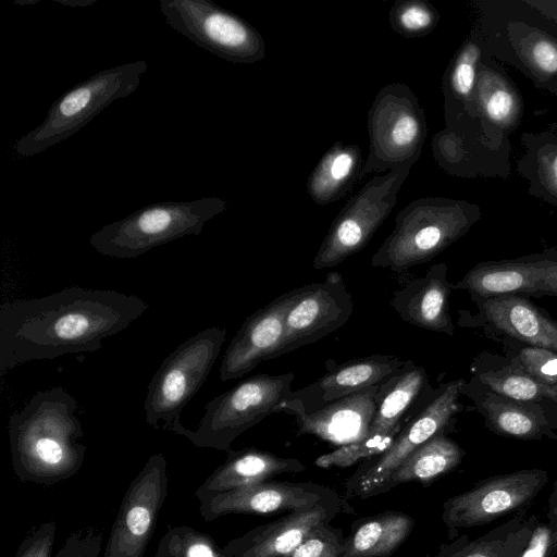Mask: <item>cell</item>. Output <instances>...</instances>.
Returning <instances> with one entry per match:
<instances>
[{"instance_id": "obj_1", "label": "cell", "mask_w": 557, "mask_h": 557, "mask_svg": "<svg viewBox=\"0 0 557 557\" xmlns=\"http://www.w3.org/2000/svg\"><path fill=\"white\" fill-rule=\"evenodd\" d=\"M136 295L111 289L66 287L40 298L4 301L0 307V376L38 360L102 348L148 311Z\"/></svg>"}, {"instance_id": "obj_2", "label": "cell", "mask_w": 557, "mask_h": 557, "mask_svg": "<svg viewBox=\"0 0 557 557\" xmlns=\"http://www.w3.org/2000/svg\"><path fill=\"white\" fill-rule=\"evenodd\" d=\"M78 404L63 387L38 391L9 418V442L15 475L23 482L51 485L74 476L87 446L76 416Z\"/></svg>"}, {"instance_id": "obj_3", "label": "cell", "mask_w": 557, "mask_h": 557, "mask_svg": "<svg viewBox=\"0 0 557 557\" xmlns=\"http://www.w3.org/2000/svg\"><path fill=\"white\" fill-rule=\"evenodd\" d=\"M484 55L507 63L557 96V24L527 0H476Z\"/></svg>"}, {"instance_id": "obj_4", "label": "cell", "mask_w": 557, "mask_h": 557, "mask_svg": "<svg viewBox=\"0 0 557 557\" xmlns=\"http://www.w3.org/2000/svg\"><path fill=\"white\" fill-rule=\"evenodd\" d=\"M479 205L443 197L421 198L399 211L393 232L371 265L400 273L425 263L465 236L481 220Z\"/></svg>"}, {"instance_id": "obj_5", "label": "cell", "mask_w": 557, "mask_h": 557, "mask_svg": "<svg viewBox=\"0 0 557 557\" xmlns=\"http://www.w3.org/2000/svg\"><path fill=\"white\" fill-rule=\"evenodd\" d=\"M226 207V201L218 197L153 203L103 225L88 242L102 256L136 258L174 239L199 235L205 224Z\"/></svg>"}, {"instance_id": "obj_6", "label": "cell", "mask_w": 557, "mask_h": 557, "mask_svg": "<svg viewBox=\"0 0 557 557\" xmlns=\"http://www.w3.org/2000/svg\"><path fill=\"white\" fill-rule=\"evenodd\" d=\"M147 70L145 60L127 62L75 85L52 103L38 126L15 141L14 152L30 158L67 139L113 101L131 96Z\"/></svg>"}, {"instance_id": "obj_7", "label": "cell", "mask_w": 557, "mask_h": 557, "mask_svg": "<svg viewBox=\"0 0 557 557\" xmlns=\"http://www.w3.org/2000/svg\"><path fill=\"white\" fill-rule=\"evenodd\" d=\"M294 377L292 372L250 376L208 401L196 430L187 429L180 419L169 431L197 447L227 451L237 436L276 413L277 406L293 392Z\"/></svg>"}, {"instance_id": "obj_8", "label": "cell", "mask_w": 557, "mask_h": 557, "mask_svg": "<svg viewBox=\"0 0 557 557\" xmlns=\"http://www.w3.org/2000/svg\"><path fill=\"white\" fill-rule=\"evenodd\" d=\"M466 379H456L431 387L413 405L400 432L382 454L369 458L346 483V498H368L417 448L436 435L456 430L457 414L462 410Z\"/></svg>"}, {"instance_id": "obj_9", "label": "cell", "mask_w": 557, "mask_h": 557, "mask_svg": "<svg viewBox=\"0 0 557 557\" xmlns=\"http://www.w3.org/2000/svg\"><path fill=\"white\" fill-rule=\"evenodd\" d=\"M226 339V329L207 327L181 343L160 364L148 384L146 423L169 430L206 382Z\"/></svg>"}, {"instance_id": "obj_10", "label": "cell", "mask_w": 557, "mask_h": 557, "mask_svg": "<svg viewBox=\"0 0 557 557\" xmlns=\"http://www.w3.org/2000/svg\"><path fill=\"white\" fill-rule=\"evenodd\" d=\"M370 153L360 178L392 171L421 154L426 122L414 94L405 85L385 86L369 111Z\"/></svg>"}, {"instance_id": "obj_11", "label": "cell", "mask_w": 557, "mask_h": 557, "mask_svg": "<svg viewBox=\"0 0 557 557\" xmlns=\"http://www.w3.org/2000/svg\"><path fill=\"white\" fill-rule=\"evenodd\" d=\"M165 23L198 47L233 63H253L265 53L259 33L209 0H159Z\"/></svg>"}, {"instance_id": "obj_12", "label": "cell", "mask_w": 557, "mask_h": 557, "mask_svg": "<svg viewBox=\"0 0 557 557\" xmlns=\"http://www.w3.org/2000/svg\"><path fill=\"white\" fill-rule=\"evenodd\" d=\"M414 162L376 174L334 219L313 260L317 270L339 264L360 251L385 221Z\"/></svg>"}, {"instance_id": "obj_13", "label": "cell", "mask_w": 557, "mask_h": 557, "mask_svg": "<svg viewBox=\"0 0 557 557\" xmlns=\"http://www.w3.org/2000/svg\"><path fill=\"white\" fill-rule=\"evenodd\" d=\"M544 469H520L484 479L443 504L442 520L451 540L459 529L481 527L525 512L548 482Z\"/></svg>"}, {"instance_id": "obj_14", "label": "cell", "mask_w": 557, "mask_h": 557, "mask_svg": "<svg viewBox=\"0 0 557 557\" xmlns=\"http://www.w3.org/2000/svg\"><path fill=\"white\" fill-rule=\"evenodd\" d=\"M168 462L153 454L128 485L113 521L102 557H144L168 496Z\"/></svg>"}, {"instance_id": "obj_15", "label": "cell", "mask_w": 557, "mask_h": 557, "mask_svg": "<svg viewBox=\"0 0 557 557\" xmlns=\"http://www.w3.org/2000/svg\"><path fill=\"white\" fill-rule=\"evenodd\" d=\"M476 311L459 310L458 325L502 338L557 351V320L529 297L504 294L471 299Z\"/></svg>"}, {"instance_id": "obj_16", "label": "cell", "mask_w": 557, "mask_h": 557, "mask_svg": "<svg viewBox=\"0 0 557 557\" xmlns=\"http://www.w3.org/2000/svg\"><path fill=\"white\" fill-rule=\"evenodd\" d=\"M453 289L467 290L471 299L504 294L557 297V248L479 262L460 281L453 283Z\"/></svg>"}, {"instance_id": "obj_17", "label": "cell", "mask_w": 557, "mask_h": 557, "mask_svg": "<svg viewBox=\"0 0 557 557\" xmlns=\"http://www.w3.org/2000/svg\"><path fill=\"white\" fill-rule=\"evenodd\" d=\"M337 498L332 487L312 482L267 481L207 497L199 502V513L206 522L231 513L286 515Z\"/></svg>"}, {"instance_id": "obj_18", "label": "cell", "mask_w": 557, "mask_h": 557, "mask_svg": "<svg viewBox=\"0 0 557 557\" xmlns=\"http://www.w3.org/2000/svg\"><path fill=\"white\" fill-rule=\"evenodd\" d=\"M352 311V296L337 272H330L323 282L305 285L286 315L284 338L276 357L327 336L342 327Z\"/></svg>"}, {"instance_id": "obj_19", "label": "cell", "mask_w": 557, "mask_h": 557, "mask_svg": "<svg viewBox=\"0 0 557 557\" xmlns=\"http://www.w3.org/2000/svg\"><path fill=\"white\" fill-rule=\"evenodd\" d=\"M305 286L288 290L247 317L221 360L222 382L240 379L260 362L276 358L282 346L286 315Z\"/></svg>"}, {"instance_id": "obj_20", "label": "cell", "mask_w": 557, "mask_h": 557, "mask_svg": "<svg viewBox=\"0 0 557 557\" xmlns=\"http://www.w3.org/2000/svg\"><path fill=\"white\" fill-rule=\"evenodd\" d=\"M524 112L523 97L500 62L483 55L474 95L473 119L485 144L511 156L510 135Z\"/></svg>"}, {"instance_id": "obj_21", "label": "cell", "mask_w": 557, "mask_h": 557, "mask_svg": "<svg viewBox=\"0 0 557 557\" xmlns=\"http://www.w3.org/2000/svg\"><path fill=\"white\" fill-rule=\"evenodd\" d=\"M405 362L396 356L380 354L348 360L330 369L309 385L293 391L288 399L277 406L276 413L310 414L331 403L380 384Z\"/></svg>"}, {"instance_id": "obj_22", "label": "cell", "mask_w": 557, "mask_h": 557, "mask_svg": "<svg viewBox=\"0 0 557 557\" xmlns=\"http://www.w3.org/2000/svg\"><path fill=\"white\" fill-rule=\"evenodd\" d=\"M344 507L345 503L341 497L286 513L277 520L257 525L231 540L223 547V556L285 557L313 531L331 523Z\"/></svg>"}, {"instance_id": "obj_23", "label": "cell", "mask_w": 557, "mask_h": 557, "mask_svg": "<svg viewBox=\"0 0 557 557\" xmlns=\"http://www.w3.org/2000/svg\"><path fill=\"white\" fill-rule=\"evenodd\" d=\"M463 395L471 399L492 433L520 441L557 440V409L510 399L482 386L473 376Z\"/></svg>"}, {"instance_id": "obj_24", "label": "cell", "mask_w": 557, "mask_h": 557, "mask_svg": "<svg viewBox=\"0 0 557 557\" xmlns=\"http://www.w3.org/2000/svg\"><path fill=\"white\" fill-rule=\"evenodd\" d=\"M377 386L361 389L310 414L292 413L297 434L315 435L339 446L366 438L375 413Z\"/></svg>"}, {"instance_id": "obj_25", "label": "cell", "mask_w": 557, "mask_h": 557, "mask_svg": "<svg viewBox=\"0 0 557 557\" xmlns=\"http://www.w3.org/2000/svg\"><path fill=\"white\" fill-rule=\"evenodd\" d=\"M446 263H435L426 273L394 293L391 306L399 318L418 327L454 335L449 314L453 283L447 280Z\"/></svg>"}, {"instance_id": "obj_26", "label": "cell", "mask_w": 557, "mask_h": 557, "mask_svg": "<svg viewBox=\"0 0 557 557\" xmlns=\"http://www.w3.org/2000/svg\"><path fill=\"white\" fill-rule=\"evenodd\" d=\"M220 465L195 492L200 502L207 497L270 481L283 473H299L306 466L296 458H286L255 447L226 451Z\"/></svg>"}, {"instance_id": "obj_27", "label": "cell", "mask_w": 557, "mask_h": 557, "mask_svg": "<svg viewBox=\"0 0 557 557\" xmlns=\"http://www.w3.org/2000/svg\"><path fill=\"white\" fill-rule=\"evenodd\" d=\"M433 151L440 166L455 176L508 178L511 173L510 156L492 150L473 133L445 127L433 137Z\"/></svg>"}, {"instance_id": "obj_28", "label": "cell", "mask_w": 557, "mask_h": 557, "mask_svg": "<svg viewBox=\"0 0 557 557\" xmlns=\"http://www.w3.org/2000/svg\"><path fill=\"white\" fill-rule=\"evenodd\" d=\"M471 372V376L495 394L557 409V387L534 380L513 358L483 351L474 358Z\"/></svg>"}, {"instance_id": "obj_29", "label": "cell", "mask_w": 557, "mask_h": 557, "mask_svg": "<svg viewBox=\"0 0 557 557\" xmlns=\"http://www.w3.org/2000/svg\"><path fill=\"white\" fill-rule=\"evenodd\" d=\"M432 386L423 367L412 360L382 381L375 394V413L368 435L386 434L403 428L405 417Z\"/></svg>"}, {"instance_id": "obj_30", "label": "cell", "mask_w": 557, "mask_h": 557, "mask_svg": "<svg viewBox=\"0 0 557 557\" xmlns=\"http://www.w3.org/2000/svg\"><path fill=\"white\" fill-rule=\"evenodd\" d=\"M483 55V36L474 23L443 78L446 127L455 125L462 117L472 116L479 64Z\"/></svg>"}, {"instance_id": "obj_31", "label": "cell", "mask_w": 557, "mask_h": 557, "mask_svg": "<svg viewBox=\"0 0 557 557\" xmlns=\"http://www.w3.org/2000/svg\"><path fill=\"white\" fill-rule=\"evenodd\" d=\"M524 152L517 171L528 182L532 197L557 207V123L537 133L523 132Z\"/></svg>"}, {"instance_id": "obj_32", "label": "cell", "mask_w": 557, "mask_h": 557, "mask_svg": "<svg viewBox=\"0 0 557 557\" xmlns=\"http://www.w3.org/2000/svg\"><path fill=\"white\" fill-rule=\"evenodd\" d=\"M413 519L400 511H384L351 523L345 557H389L408 539Z\"/></svg>"}, {"instance_id": "obj_33", "label": "cell", "mask_w": 557, "mask_h": 557, "mask_svg": "<svg viewBox=\"0 0 557 557\" xmlns=\"http://www.w3.org/2000/svg\"><path fill=\"white\" fill-rule=\"evenodd\" d=\"M463 456L458 443L447 435H436L411 453L370 497L408 482L430 483L457 468Z\"/></svg>"}, {"instance_id": "obj_34", "label": "cell", "mask_w": 557, "mask_h": 557, "mask_svg": "<svg viewBox=\"0 0 557 557\" xmlns=\"http://www.w3.org/2000/svg\"><path fill=\"white\" fill-rule=\"evenodd\" d=\"M530 525V516L519 512L474 540L468 534L451 540L441 546L435 557H519Z\"/></svg>"}, {"instance_id": "obj_35", "label": "cell", "mask_w": 557, "mask_h": 557, "mask_svg": "<svg viewBox=\"0 0 557 557\" xmlns=\"http://www.w3.org/2000/svg\"><path fill=\"white\" fill-rule=\"evenodd\" d=\"M362 156L357 146L336 144L308 178V193L319 205L343 197L360 180Z\"/></svg>"}, {"instance_id": "obj_36", "label": "cell", "mask_w": 557, "mask_h": 557, "mask_svg": "<svg viewBox=\"0 0 557 557\" xmlns=\"http://www.w3.org/2000/svg\"><path fill=\"white\" fill-rule=\"evenodd\" d=\"M153 557H224L214 539L188 525L169 529Z\"/></svg>"}, {"instance_id": "obj_37", "label": "cell", "mask_w": 557, "mask_h": 557, "mask_svg": "<svg viewBox=\"0 0 557 557\" xmlns=\"http://www.w3.org/2000/svg\"><path fill=\"white\" fill-rule=\"evenodd\" d=\"M497 342L504 347L505 356L516 359L534 380L557 387V351L508 338Z\"/></svg>"}, {"instance_id": "obj_38", "label": "cell", "mask_w": 557, "mask_h": 557, "mask_svg": "<svg viewBox=\"0 0 557 557\" xmlns=\"http://www.w3.org/2000/svg\"><path fill=\"white\" fill-rule=\"evenodd\" d=\"M400 430L401 428L386 434L368 435L361 441L343 445L331 453L321 455L314 463L320 468H344L360 459L377 456L391 446Z\"/></svg>"}, {"instance_id": "obj_39", "label": "cell", "mask_w": 557, "mask_h": 557, "mask_svg": "<svg viewBox=\"0 0 557 557\" xmlns=\"http://www.w3.org/2000/svg\"><path fill=\"white\" fill-rule=\"evenodd\" d=\"M393 28L404 36H423L437 24L436 10L423 1H405L394 5L391 11Z\"/></svg>"}, {"instance_id": "obj_40", "label": "cell", "mask_w": 557, "mask_h": 557, "mask_svg": "<svg viewBox=\"0 0 557 557\" xmlns=\"http://www.w3.org/2000/svg\"><path fill=\"white\" fill-rule=\"evenodd\" d=\"M345 549L343 531L327 523L313 531L285 557H345Z\"/></svg>"}, {"instance_id": "obj_41", "label": "cell", "mask_w": 557, "mask_h": 557, "mask_svg": "<svg viewBox=\"0 0 557 557\" xmlns=\"http://www.w3.org/2000/svg\"><path fill=\"white\" fill-rule=\"evenodd\" d=\"M529 536L519 557H557V522L530 515Z\"/></svg>"}, {"instance_id": "obj_42", "label": "cell", "mask_w": 557, "mask_h": 557, "mask_svg": "<svg viewBox=\"0 0 557 557\" xmlns=\"http://www.w3.org/2000/svg\"><path fill=\"white\" fill-rule=\"evenodd\" d=\"M103 544L102 530L87 525L73 531L54 557H100Z\"/></svg>"}, {"instance_id": "obj_43", "label": "cell", "mask_w": 557, "mask_h": 557, "mask_svg": "<svg viewBox=\"0 0 557 557\" xmlns=\"http://www.w3.org/2000/svg\"><path fill=\"white\" fill-rule=\"evenodd\" d=\"M57 524L53 520L33 527L17 547L14 557H52Z\"/></svg>"}, {"instance_id": "obj_44", "label": "cell", "mask_w": 557, "mask_h": 557, "mask_svg": "<svg viewBox=\"0 0 557 557\" xmlns=\"http://www.w3.org/2000/svg\"><path fill=\"white\" fill-rule=\"evenodd\" d=\"M530 5L539 10L546 17L557 24V0H527Z\"/></svg>"}, {"instance_id": "obj_45", "label": "cell", "mask_w": 557, "mask_h": 557, "mask_svg": "<svg viewBox=\"0 0 557 557\" xmlns=\"http://www.w3.org/2000/svg\"><path fill=\"white\" fill-rule=\"evenodd\" d=\"M546 519L552 522H557V479L553 484V488L547 500Z\"/></svg>"}]
</instances>
